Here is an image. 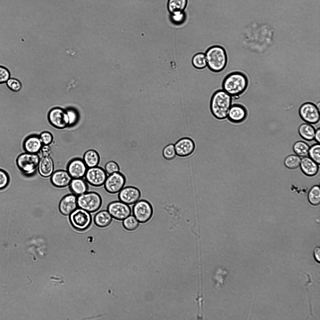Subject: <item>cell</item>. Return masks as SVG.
Here are the masks:
<instances>
[{
  "label": "cell",
  "instance_id": "16",
  "mask_svg": "<svg viewBox=\"0 0 320 320\" xmlns=\"http://www.w3.org/2000/svg\"><path fill=\"white\" fill-rule=\"evenodd\" d=\"M248 115L246 108L239 103L232 104L228 112L227 118L231 122L239 124L244 122Z\"/></svg>",
  "mask_w": 320,
  "mask_h": 320
},
{
  "label": "cell",
  "instance_id": "42",
  "mask_svg": "<svg viewBox=\"0 0 320 320\" xmlns=\"http://www.w3.org/2000/svg\"><path fill=\"white\" fill-rule=\"evenodd\" d=\"M314 256L316 261L318 263L320 261V249L319 247L315 248L314 251Z\"/></svg>",
  "mask_w": 320,
  "mask_h": 320
},
{
  "label": "cell",
  "instance_id": "19",
  "mask_svg": "<svg viewBox=\"0 0 320 320\" xmlns=\"http://www.w3.org/2000/svg\"><path fill=\"white\" fill-rule=\"evenodd\" d=\"M72 178L67 170H59L54 172L51 176L52 184L58 188H63L68 186Z\"/></svg>",
  "mask_w": 320,
  "mask_h": 320
},
{
  "label": "cell",
  "instance_id": "10",
  "mask_svg": "<svg viewBox=\"0 0 320 320\" xmlns=\"http://www.w3.org/2000/svg\"><path fill=\"white\" fill-rule=\"evenodd\" d=\"M107 177L105 170L97 166L88 168L84 177L86 182L91 185L100 187L104 185Z\"/></svg>",
  "mask_w": 320,
  "mask_h": 320
},
{
  "label": "cell",
  "instance_id": "6",
  "mask_svg": "<svg viewBox=\"0 0 320 320\" xmlns=\"http://www.w3.org/2000/svg\"><path fill=\"white\" fill-rule=\"evenodd\" d=\"M69 220L72 226L79 231L88 229L92 222L90 213L80 208H77L69 215Z\"/></svg>",
  "mask_w": 320,
  "mask_h": 320
},
{
  "label": "cell",
  "instance_id": "17",
  "mask_svg": "<svg viewBox=\"0 0 320 320\" xmlns=\"http://www.w3.org/2000/svg\"><path fill=\"white\" fill-rule=\"evenodd\" d=\"M58 207L62 215H69L78 207L77 196L72 193L65 195L60 200Z\"/></svg>",
  "mask_w": 320,
  "mask_h": 320
},
{
  "label": "cell",
  "instance_id": "27",
  "mask_svg": "<svg viewBox=\"0 0 320 320\" xmlns=\"http://www.w3.org/2000/svg\"><path fill=\"white\" fill-rule=\"evenodd\" d=\"M310 147L305 142L300 141L293 145V149L295 154L300 157H304L308 155Z\"/></svg>",
  "mask_w": 320,
  "mask_h": 320
},
{
  "label": "cell",
  "instance_id": "18",
  "mask_svg": "<svg viewBox=\"0 0 320 320\" xmlns=\"http://www.w3.org/2000/svg\"><path fill=\"white\" fill-rule=\"evenodd\" d=\"M43 145L39 135L36 134L27 136L23 143V148L25 152L32 154L40 152Z\"/></svg>",
  "mask_w": 320,
  "mask_h": 320
},
{
  "label": "cell",
  "instance_id": "43",
  "mask_svg": "<svg viewBox=\"0 0 320 320\" xmlns=\"http://www.w3.org/2000/svg\"><path fill=\"white\" fill-rule=\"evenodd\" d=\"M314 139L318 143L320 142V129L319 128L316 130L315 132Z\"/></svg>",
  "mask_w": 320,
  "mask_h": 320
},
{
  "label": "cell",
  "instance_id": "33",
  "mask_svg": "<svg viewBox=\"0 0 320 320\" xmlns=\"http://www.w3.org/2000/svg\"><path fill=\"white\" fill-rule=\"evenodd\" d=\"M163 157L167 160H171L176 157L174 144H169L166 146L162 151Z\"/></svg>",
  "mask_w": 320,
  "mask_h": 320
},
{
  "label": "cell",
  "instance_id": "13",
  "mask_svg": "<svg viewBox=\"0 0 320 320\" xmlns=\"http://www.w3.org/2000/svg\"><path fill=\"white\" fill-rule=\"evenodd\" d=\"M176 155L180 157L186 158L193 153L195 149L194 141L188 137L180 138L174 144Z\"/></svg>",
  "mask_w": 320,
  "mask_h": 320
},
{
  "label": "cell",
  "instance_id": "23",
  "mask_svg": "<svg viewBox=\"0 0 320 320\" xmlns=\"http://www.w3.org/2000/svg\"><path fill=\"white\" fill-rule=\"evenodd\" d=\"M188 3V0H168V9L171 16H175L184 13Z\"/></svg>",
  "mask_w": 320,
  "mask_h": 320
},
{
  "label": "cell",
  "instance_id": "22",
  "mask_svg": "<svg viewBox=\"0 0 320 320\" xmlns=\"http://www.w3.org/2000/svg\"><path fill=\"white\" fill-rule=\"evenodd\" d=\"M69 186L71 191L77 196L86 192L88 189V183L83 178H72Z\"/></svg>",
  "mask_w": 320,
  "mask_h": 320
},
{
  "label": "cell",
  "instance_id": "4",
  "mask_svg": "<svg viewBox=\"0 0 320 320\" xmlns=\"http://www.w3.org/2000/svg\"><path fill=\"white\" fill-rule=\"evenodd\" d=\"M40 157L38 154L26 152L19 155L16 159L17 166L24 175H33L38 169Z\"/></svg>",
  "mask_w": 320,
  "mask_h": 320
},
{
  "label": "cell",
  "instance_id": "11",
  "mask_svg": "<svg viewBox=\"0 0 320 320\" xmlns=\"http://www.w3.org/2000/svg\"><path fill=\"white\" fill-rule=\"evenodd\" d=\"M299 114L301 118L309 124L317 123L320 120L319 109L312 102H307L302 104L299 108Z\"/></svg>",
  "mask_w": 320,
  "mask_h": 320
},
{
  "label": "cell",
  "instance_id": "38",
  "mask_svg": "<svg viewBox=\"0 0 320 320\" xmlns=\"http://www.w3.org/2000/svg\"><path fill=\"white\" fill-rule=\"evenodd\" d=\"M10 77L9 70L5 67L0 65V84L6 83Z\"/></svg>",
  "mask_w": 320,
  "mask_h": 320
},
{
  "label": "cell",
  "instance_id": "5",
  "mask_svg": "<svg viewBox=\"0 0 320 320\" xmlns=\"http://www.w3.org/2000/svg\"><path fill=\"white\" fill-rule=\"evenodd\" d=\"M102 203L101 196L96 192H87L77 196L78 207L90 213L97 211L101 207Z\"/></svg>",
  "mask_w": 320,
  "mask_h": 320
},
{
  "label": "cell",
  "instance_id": "2",
  "mask_svg": "<svg viewBox=\"0 0 320 320\" xmlns=\"http://www.w3.org/2000/svg\"><path fill=\"white\" fill-rule=\"evenodd\" d=\"M248 85L246 75L242 72L235 71L225 76L222 82V88L232 97L237 98L246 91Z\"/></svg>",
  "mask_w": 320,
  "mask_h": 320
},
{
  "label": "cell",
  "instance_id": "24",
  "mask_svg": "<svg viewBox=\"0 0 320 320\" xmlns=\"http://www.w3.org/2000/svg\"><path fill=\"white\" fill-rule=\"evenodd\" d=\"M112 217L107 210H103L98 212L95 215L94 222L95 225L100 228H104L111 223Z\"/></svg>",
  "mask_w": 320,
  "mask_h": 320
},
{
  "label": "cell",
  "instance_id": "3",
  "mask_svg": "<svg viewBox=\"0 0 320 320\" xmlns=\"http://www.w3.org/2000/svg\"><path fill=\"white\" fill-rule=\"evenodd\" d=\"M207 67L212 72L218 73L225 68L227 56L224 48L219 45L212 46L205 52Z\"/></svg>",
  "mask_w": 320,
  "mask_h": 320
},
{
  "label": "cell",
  "instance_id": "14",
  "mask_svg": "<svg viewBox=\"0 0 320 320\" xmlns=\"http://www.w3.org/2000/svg\"><path fill=\"white\" fill-rule=\"evenodd\" d=\"M88 168L82 159L76 158L68 162L66 170L72 178H80L84 177Z\"/></svg>",
  "mask_w": 320,
  "mask_h": 320
},
{
  "label": "cell",
  "instance_id": "41",
  "mask_svg": "<svg viewBox=\"0 0 320 320\" xmlns=\"http://www.w3.org/2000/svg\"><path fill=\"white\" fill-rule=\"evenodd\" d=\"M67 112L69 118V127H71L76 122V115L73 112L67 111Z\"/></svg>",
  "mask_w": 320,
  "mask_h": 320
},
{
  "label": "cell",
  "instance_id": "9",
  "mask_svg": "<svg viewBox=\"0 0 320 320\" xmlns=\"http://www.w3.org/2000/svg\"><path fill=\"white\" fill-rule=\"evenodd\" d=\"M126 182L125 176L119 172L107 176L103 185L107 192L113 194L119 192L124 187Z\"/></svg>",
  "mask_w": 320,
  "mask_h": 320
},
{
  "label": "cell",
  "instance_id": "12",
  "mask_svg": "<svg viewBox=\"0 0 320 320\" xmlns=\"http://www.w3.org/2000/svg\"><path fill=\"white\" fill-rule=\"evenodd\" d=\"M107 211L112 218L122 221L131 215V209L130 207L120 201H117L110 203L107 206Z\"/></svg>",
  "mask_w": 320,
  "mask_h": 320
},
{
  "label": "cell",
  "instance_id": "31",
  "mask_svg": "<svg viewBox=\"0 0 320 320\" xmlns=\"http://www.w3.org/2000/svg\"><path fill=\"white\" fill-rule=\"evenodd\" d=\"M301 159L297 155H291L287 157L284 161L285 167L290 169H295L300 165Z\"/></svg>",
  "mask_w": 320,
  "mask_h": 320
},
{
  "label": "cell",
  "instance_id": "36",
  "mask_svg": "<svg viewBox=\"0 0 320 320\" xmlns=\"http://www.w3.org/2000/svg\"><path fill=\"white\" fill-rule=\"evenodd\" d=\"M104 170L107 174L109 175L119 172L120 167L116 162L111 161L106 164Z\"/></svg>",
  "mask_w": 320,
  "mask_h": 320
},
{
  "label": "cell",
  "instance_id": "28",
  "mask_svg": "<svg viewBox=\"0 0 320 320\" xmlns=\"http://www.w3.org/2000/svg\"><path fill=\"white\" fill-rule=\"evenodd\" d=\"M192 62L193 66L198 69H203L207 66L205 53L203 52L195 54L192 58Z\"/></svg>",
  "mask_w": 320,
  "mask_h": 320
},
{
  "label": "cell",
  "instance_id": "40",
  "mask_svg": "<svg viewBox=\"0 0 320 320\" xmlns=\"http://www.w3.org/2000/svg\"><path fill=\"white\" fill-rule=\"evenodd\" d=\"M172 21L175 23H181L184 20V13L177 15L171 16Z\"/></svg>",
  "mask_w": 320,
  "mask_h": 320
},
{
  "label": "cell",
  "instance_id": "26",
  "mask_svg": "<svg viewBox=\"0 0 320 320\" xmlns=\"http://www.w3.org/2000/svg\"><path fill=\"white\" fill-rule=\"evenodd\" d=\"M316 130L314 127L309 123H303L299 127L298 132L300 136L304 139L310 141L314 139Z\"/></svg>",
  "mask_w": 320,
  "mask_h": 320
},
{
  "label": "cell",
  "instance_id": "15",
  "mask_svg": "<svg viewBox=\"0 0 320 320\" xmlns=\"http://www.w3.org/2000/svg\"><path fill=\"white\" fill-rule=\"evenodd\" d=\"M141 196L139 189L132 186L123 187L118 195L120 201L128 205L135 204L139 200Z\"/></svg>",
  "mask_w": 320,
  "mask_h": 320
},
{
  "label": "cell",
  "instance_id": "37",
  "mask_svg": "<svg viewBox=\"0 0 320 320\" xmlns=\"http://www.w3.org/2000/svg\"><path fill=\"white\" fill-rule=\"evenodd\" d=\"M39 135L43 145H50L53 142V136L52 134L49 132L47 131L43 132Z\"/></svg>",
  "mask_w": 320,
  "mask_h": 320
},
{
  "label": "cell",
  "instance_id": "1",
  "mask_svg": "<svg viewBox=\"0 0 320 320\" xmlns=\"http://www.w3.org/2000/svg\"><path fill=\"white\" fill-rule=\"evenodd\" d=\"M232 97L222 89H219L212 94L210 108L212 115L217 119L224 120L227 118L232 105Z\"/></svg>",
  "mask_w": 320,
  "mask_h": 320
},
{
  "label": "cell",
  "instance_id": "39",
  "mask_svg": "<svg viewBox=\"0 0 320 320\" xmlns=\"http://www.w3.org/2000/svg\"><path fill=\"white\" fill-rule=\"evenodd\" d=\"M42 156H50L51 152V148L50 145H43L40 152Z\"/></svg>",
  "mask_w": 320,
  "mask_h": 320
},
{
  "label": "cell",
  "instance_id": "34",
  "mask_svg": "<svg viewBox=\"0 0 320 320\" xmlns=\"http://www.w3.org/2000/svg\"><path fill=\"white\" fill-rule=\"evenodd\" d=\"M8 88L12 92H18L22 89V85L21 82L15 78H10L6 82Z\"/></svg>",
  "mask_w": 320,
  "mask_h": 320
},
{
  "label": "cell",
  "instance_id": "25",
  "mask_svg": "<svg viewBox=\"0 0 320 320\" xmlns=\"http://www.w3.org/2000/svg\"><path fill=\"white\" fill-rule=\"evenodd\" d=\"M82 159L88 168H90L98 166L100 159L97 151L90 149L84 153Z\"/></svg>",
  "mask_w": 320,
  "mask_h": 320
},
{
  "label": "cell",
  "instance_id": "20",
  "mask_svg": "<svg viewBox=\"0 0 320 320\" xmlns=\"http://www.w3.org/2000/svg\"><path fill=\"white\" fill-rule=\"evenodd\" d=\"M54 163L50 156H42L40 158L38 170L42 177L47 178L51 177L54 172Z\"/></svg>",
  "mask_w": 320,
  "mask_h": 320
},
{
  "label": "cell",
  "instance_id": "21",
  "mask_svg": "<svg viewBox=\"0 0 320 320\" xmlns=\"http://www.w3.org/2000/svg\"><path fill=\"white\" fill-rule=\"evenodd\" d=\"M319 165L310 157L307 156L301 159L300 166L302 171L305 175L312 177L318 173Z\"/></svg>",
  "mask_w": 320,
  "mask_h": 320
},
{
  "label": "cell",
  "instance_id": "7",
  "mask_svg": "<svg viewBox=\"0 0 320 320\" xmlns=\"http://www.w3.org/2000/svg\"><path fill=\"white\" fill-rule=\"evenodd\" d=\"M48 119L50 124L56 128L62 129L69 127L67 111L62 108L55 107L51 109L48 113Z\"/></svg>",
  "mask_w": 320,
  "mask_h": 320
},
{
  "label": "cell",
  "instance_id": "30",
  "mask_svg": "<svg viewBox=\"0 0 320 320\" xmlns=\"http://www.w3.org/2000/svg\"><path fill=\"white\" fill-rule=\"evenodd\" d=\"M122 225L127 230L133 231L138 228L139 222L133 215H130L123 220Z\"/></svg>",
  "mask_w": 320,
  "mask_h": 320
},
{
  "label": "cell",
  "instance_id": "29",
  "mask_svg": "<svg viewBox=\"0 0 320 320\" xmlns=\"http://www.w3.org/2000/svg\"><path fill=\"white\" fill-rule=\"evenodd\" d=\"M308 199L310 203L313 205H317L320 202V189L318 185L313 186L308 194Z\"/></svg>",
  "mask_w": 320,
  "mask_h": 320
},
{
  "label": "cell",
  "instance_id": "8",
  "mask_svg": "<svg viewBox=\"0 0 320 320\" xmlns=\"http://www.w3.org/2000/svg\"><path fill=\"white\" fill-rule=\"evenodd\" d=\"M133 215L139 223H144L148 222L153 214V209L151 204L145 200H138L132 208Z\"/></svg>",
  "mask_w": 320,
  "mask_h": 320
},
{
  "label": "cell",
  "instance_id": "32",
  "mask_svg": "<svg viewBox=\"0 0 320 320\" xmlns=\"http://www.w3.org/2000/svg\"><path fill=\"white\" fill-rule=\"evenodd\" d=\"M320 145L317 143L310 147L308 155L314 161L319 165L320 162Z\"/></svg>",
  "mask_w": 320,
  "mask_h": 320
},
{
  "label": "cell",
  "instance_id": "35",
  "mask_svg": "<svg viewBox=\"0 0 320 320\" xmlns=\"http://www.w3.org/2000/svg\"><path fill=\"white\" fill-rule=\"evenodd\" d=\"M9 174L5 170L0 168V190L5 188L10 182Z\"/></svg>",
  "mask_w": 320,
  "mask_h": 320
}]
</instances>
